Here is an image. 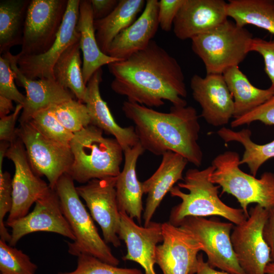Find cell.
Masks as SVG:
<instances>
[{
    "mask_svg": "<svg viewBox=\"0 0 274 274\" xmlns=\"http://www.w3.org/2000/svg\"><path fill=\"white\" fill-rule=\"evenodd\" d=\"M114 76L111 87L127 101L147 107L164 100L173 106H187V91L181 66L175 58L152 40L144 49L125 59L108 64Z\"/></svg>",
    "mask_w": 274,
    "mask_h": 274,
    "instance_id": "1",
    "label": "cell"
},
{
    "mask_svg": "<svg viewBox=\"0 0 274 274\" xmlns=\"http://www.w3.org/2000/svg\"><path fill=\"white\" fill-rule=\"evenodd\" d=\"M122 110L134 124L140 144L156 155L172 151L196 166H200L203 154L197 141L200 131L198 116L192 106H173L168 113L125 101Z\"/></svg>",
    "mask_w": 274,
    "mask_h": 274,
    "instance_id": "2",
    "label": "cell"
},
{
    "mask_svg": "<svg viewBox=\"0 0 274 274\" xmlns=\"http://www.w3.org/2000/svg\"><path fill=\"white\" fill-rule=\"evenodd\" d=\"M212 164L202 170L190 168L187 170L183 182L174 186L169 193L181 201L173 208L169 222L177 226L184 218L189 217H206L218 216L235 225L248 218L242 209L232 208L224 203L218 196L220 186L210 180L215 170Z\"/></svg>",
    "mask_w": 274,
    "mask_h": 274,
    "instance_id": "3",
    "label": "cell"
},
{
    "mask_svg": "<svg viewBox=\"0 0 274 274\" xmlns=\"http://www.w3.org/2000/svg\"><path fill=\"white\" fill-rule=\"evenodd\" d=\"M92 125L74 133L70 147L74 160L68 174L78 183L117 177L124 151L115 138Z\"/></svg>",
    "mask_w": 274,
    "mask_h": 274,
    "instance_id": "4",
    "label": "cell"
},
{
    "mask_svg": "<svg viewBox=\"0 0 274 274\" xmlns=\"http://www.w3.org/2000/svg\"><path fill=\"white\" fill-rule=\"evenodd\" d=\"M55 189L63 215L75 236L72 243L67 242L68 252L76 256L89 255L117 266L119 260L98 233L93 219L80 199L73 178L64 174L58 180Z\"/></svg>",
    "mask_w": 274,
    "mask_h": 274,
    "instance_id": "5",
    "label": "cell"
},
{
    "mask_svg": "<svg viewBox=\"0 0 274 274\" xmlns=\"http://www.w3.org/2000/svg\"><path fill=\"white\" fill-rule=\"evenodd\" d=\"M239 156L228 151L213 160L215 170L210 177L212 183L235 197L248 218L249 204L256 203L268 211L274 209V174L263 173L260 179L243 172L239 168Z\"/></svg>",
    "mask_w": 274,
    "mask_h": 274,
    "instance_id": "6",
    "label": "cell"
},
{
    "mask_svg": "<svg viewBox=\"0 0 274 274\" xmlns=\"http://www.w3.org/2000/svg\"><path fill=\"white\" fill-rule=\"evenodd\" d=\"M245 27L229 20L192 38V49L203 61L207 74H223L238 66L250 52L253 39Z\"/></svg>",
    "mask_w": 274,
    "mask_h": 274,
    "instance_id": "7",
    "label": "cell"
},
{
    "mask_svg": "<svg viewBox=\"0 0 274 274\" xmlns=\"http://www.w3.org/2000/svg\"><path fill=\"white\" fill-rule=\"evenodd\" d=\"M17 134L34 173L40 177L45 176L50 187L55 189L59 179L68 173L73 164L70 147L47 138L30 121L20 123Z\"/></svg>",
    "mask_w": 274,
    "mask_h": 274,
    "instance_id": "8",
    "label": "cell"
},
{
    "mask_svg": "<svg viewBox=\"0 0 274 274\" xmlns=\"http://www.w3.org/2000/svg\"><path fill=\"white\" fill-rule=\"evenodd\" d=\"M180 226L190 233L201 245L209 264L230 274H246L240 266L231 241L234 225L217 219L189 216L179 222Z\"/></svg>",
    "mask_w": 274,
    "mask_h": 274,
    "instance_id": "9",
    "label": "cell"
},
{
    "mask_svg": "<svg viewBox=\"0 0 274 274\" xmlns=\"http://www.w3.org/2000/svg\"><path fill=\"white\" fill-rule=\"evenodd\" d=\"M68 0H30L24 22L20 56L46 52L55 42Z\"/></svg>",
    "mask_w": 274,
    "mask_h": 274,
    "instance_id": "10",
    "label": "cell"
},
{
    "mask_svg": "<svg viewBox=\"0 0 274 274\" xmlns=\"http://www.w3.org/2000/svg\"><path fill=\"white\" fill-rule=\"evenodd\" d=\"M249 214L245 221L232 229V247L246 274H265V267L271 262L270 249L263 236L268 211L256 204L250 208Z\"/></svg>",
    "mask_w": 274,
    "mask_h": 274,
    "instance_id": "11",
    "label": "cell"
},
{
    "mask_svg": "<svg viewBox=\"0 0 274 274\" xmlns=\"http://www.w3.org/2000/svg\"><path fill=\"white\" fill-rule=\"evenodd\" d=\"M5 157L13 162L15 167L12 182V207L6 225L26 215L33 203L50 187L33 171L24 146L18 138L10 144Z\"/></svg>",
    "mask_w": 274,
    "mask_h": 274,
    "instance_id": "12",
    "label": "cell"
},
{
    "mask_svg": "<svg viewBox=\"0 0 274 274\" xmlns=\"http://www.w3.org/2000/svg\"><path fill=\"white\" fill-rule=\"evenodd\" d=\"M116 179L117 177L92 180L76 187V190L92 218L100 227L105 242L118 248L121 246L118 236L121 218L116 198Z\"/></svg>",
    "mask_w": 274,
    "mask_h": 274,
    "instance_id": "13",
    "label": "cell"
},
{
    "mask_svg": "<svg viewBox=\"0 0 274 274\" xmlns=\"http://www.w3.org/2000/svg\"><path fill=\"white\" fill-rule=\"evenodd\" d=\"M163 241L156 249V264L163 274H195L201 245L192 235L169 222L162 223Z\"/></svg>",
    "mask_w": 274,
    "mask_h": 274,
    "instance_id": "14",
    "label": "cell"
},
{
    "mask_svg": "<svg viewBox=\"0 0 274 274\" xmlns=\"http://www.w3.org/2000/svg\"><path fill=\"white\" fill-rule=\"evenodd\" d=\"M80 2V0H68L56 40L46 52L34 56H20L18 53V66L26 77L31 79L54 80L53 69L56 62L70 45L80 40L77 28Z\"/></svg>",
    "mask_w": 274,
    "mask_h": 274,
    "instance_id": "15",
    "label": "cell"
},
{
    "mask_svg": "<svg viewBox=\"0 0 274 274\" xmlns=\"http://www.w3.org/2000/svg\"><path fill=\"white\" fill-rule=\"evenodd\" d=\"M6 226L12 229L9 244L13 247L25 235L36 232H53L75 239L62 213L58 194L51 188L36 201L30 213Z\"/></svg>",
    "mask_w": 274,
    "mask_h": 274,
    "instance_id": "16",
    "label": "cell"
},
{
    "mask_svg": "<svg viewBox=\"0 0 274 274\" xmlns=\"http://www.w3.org/2000/svg\"><path fill=\"white\" fill-rule=\"evenodd\" d=\"M192 96L201 109V116L210 125L223 126L233 117L234 102L222 75H194L190 80Z\"/></svg>",
    "mask_w": 274,
    "mask_h": 274,
    "instance_id": "17",
    "label": "cell"
},
{
    "mask_svg": "<svg viewBox=\"0 0 274 274\" xmlns=\"http://www.w3.org/2000/svg\"><path fill=\"white\" fill-rule=\"evenodd\" d=\"M120 213V225L118 236L123 241L127 249L124 260L139 264L145 274H156V249L157 244L163 241L162 223L151 222L147 226L136 224L125 213Z\"/></svg>",
    "mask_w": 274,
    "mask_h": 274,
    "instance_id": "18",
    "label": "cell"
},
{
    "mask_svg": "<svg viewBox=\"0 0 274 274\" xmlns=\"http://www.w3.org/2000/svg\"><path fill=\"white\" fill-rule=\"evenodd\" d=\"M224 0H184L173 23V31L181 40L206 32L228 19Z\"/></svg>",
    "mask_w": 274,
    "mask_h": 274,
    "instance_id": "19",
    "label": "cell"
},
{
    "mask_svg": "<svg viewBox=\"0 0 274 274\" xmlns=\"http://www.w3.org/2000/svg\"><path fill=\"white\" fill-rule=\"evenodd\" d=\"M11 65L17 84L26 91V100L19 119L20 123L28 122L38 112L75 98L69 90L64 88L53 79L27 78L17 65L18 54L10 53Z\"/></svg>",
    "mask_w": 274,
    "mask_h": 274,
    "instance_id": "20",
    "label": "cell"
},
{
    "mask_svg": "<svg viewBox=\"0 0 274 274\" xmlns=\"http://www.w3.org/2000/svg\"><path fill=\"white\" fill-rule=\"evenodd\" d=\"M158 12V1L147 0L141 15L114 39L107 54L121 60L145 49L157 31Z\"/></svg>",
    "mask_w": 274,
    "mask_h": 274,
    "instance_id": "21",
    "label": "cell"
},
{
    "mask_svg": "<svg viewBox=\"0 0 274 274\" xmlns=\"http://www.w3.org/2000/svg\"><path fill=\"white\" fill-rule=\"evenodd\" d=\"M101 68L97 70L87 83L85 104L90 118V125L113 135L123 151L139 143L134 127H122L114 120L106 102L102 98L99 86L102 81Z\"/></svg>",
    "mask_w": 274,
    "mask_h": 274,
    "instance_id": "22",
    "label": "cell"
},
{
    "mask_svg": "<svg viewBox=\"0 0 274 274\" xmlns=\"http://www.w3.org/2000/svg\"><path fill=\"white\" fill-rule=\"evenodd\" d=\"M154 174L142 182L144 193L147 195L143 214L144 226L151 222L156 209L165 195L178 181L183 180V173L188 161L181 155L168 151Z\"/></svg>",
    "mask_w": 274,
    "mask_h": 274,
    "instance_id": "23",
    "label": "cell"
},
{
    "mask_svg": "<svg viewBox=\"0 0 274 274\" xmlns=\"http://www.w3.org/2000/svg\"><path fill=\"white\" fill-rule=\"evenodd\" d=\"M145 151L139 143L124 151V164L117 177L115 186L120 212L125 213L131 218L136 219L139 225L142 223V196L144 193L142 182L137 177L136 167L139 157Z\"/></svg>",
    "mask_w": 274,
    "mask_h": 274,
    "instance_id": "24",
    "label": "cell"
},
{
    "mask_svg": "<svg viewBox=\"0 0 274 274\" xmlns=\"http://www.w3.org/2000/svg\"><path fill=\"white\" fill-rule=\"evenodd\" d=\"M94 21L90 0H80L77 28L80 34V47L83 54L82 75L86 85L102 66L120 60L105 54L99 48Z\"/></svg>",
    "mask_w": 274,
    "mask_h": 274,
    "instance_id": "25",
    "label": "cell"
},
{
    "mask_svg": "<svg viewBox=\"0 0 274 274\" xmlns=\"http://www.w3.org/2000/svg\"><path fill=\"white\" fill-rule=\"evenodd\" d=\"M222 75L233 97L234 119L249 113L274 95L271 87L262 89L252 85L238 66L228 68Z\"/></svg>",
    "mask_w": 274,
    "mask_h": 274,
    "instance_id": "26",
    "label": "cell"
},
{
    "mask_svg": "<svg viewBox=\"0 0 274 274\" xmlns=\"http://www.w3.org/2000/svg\"><path fill=\"white\" fill-rule=\"evenodd\" d=\"M144 0H120L114 10L106 17L94 21L95 37L101 51L107 54L114 39L135 20L145 8Z\"/></svg>",
    "mask_w": 274,
    "mask_h": 274,
    "instance_id": "27",
    "label": "cell"
},
{
    "mask_svg": "<svg viewBox=\"0 0 274 274\" xmlns=\"http://www.w3.org/2000/svg\"><path fill=\"white\" fill-rule=\"evenodd\" d=\"M227 14L238 26L252 25L274 35V1L229 0Z\"/></svg>",
    "mask_w": 274,
    "mask_h": 274,
    "instance_id": "28",
    "label": "cell"
},
{
    "mask_svg": "<svg viewBox=\"0 0 274 274\" xmlns=\"http://www.w3.org/2000/svg\"><path fill=\"white\" fill-rule=\"evenodd\" d=\"M79 41L70 45L60 56L53 69L54 80L85 103L87 86L84 83Z\"/></svg>",
    "mask_w": 274,
    "mask_h": 274,
    "instance_id": "29",
    "label": "cell"
},
{
    "mask_svg": "<svg viewBox=\"0 0 274 274\" xmlns=\"http://www.w3.org/2000/svg\"><path fill=\"white\" fill-rule=\"evenodd\" d=\"M30 0L0 2V53L21 45L24 22Z\"/></svg>",
    "mask_w": 274,
    "mask_h": 274,
    "instance_id": "30",
    "label": "cell"
},
{
    "mask_svg": "<svg viewBox=\"0 0 274 274\" xmlns=\"http://www.w3.org/2000/svg\"><path fill=\"white\" fill-rule=\"evenodd\" d=\"M218 135L226 143L237 142L245 148L240 165L246 164L251 175L256 177L261 165L274 157V140L264 144H258L251 139V131L247 128L234 131L223 127L217 131Z\"/></svg>",
    "mask_w": 274,
    "mask_h": 274,
    "instance_id": "31",
    "label": "cell"
},
{
    "mask_svg": "<svg viewBox=\"0 0 274 274\" xmlns=\"http://www.w3.org/2000/svg\"><path fill=\"white\" fill-rule=\"evenodd\" d=\"M59 122L75 133L90 125V118L85 103L75 98L51 106Z\"/></svg>",
    "mask_w": 274,
    "mask_h": 274,
    "instance_id": "32",
    "label": "cell"
},
{
    "mask_svg": "<svg viewBox=\"0 0 274 274\" xmlns=\"http://www.w3.org/2000/svg\"><path fill=\"white\" fill-rule=\"evenodd\" d=\"M37 269L27 254L0 239V274H36Z\"/></svg>",
    "mask_w": 274,
    "mask_h": 274,
    "instance_id": "33",
    "label": "cell"
},
{
    "mask_svg": "<svg viewBox=\"0 0 274 274\" xmlns=\"http://www.w3.org/2000/svg\"><path fill=\"white\" fill-rule=\"evenodd\" d=\"M29 121L47 138L70 147L74 133L66 129L59 122L51 106L36 113Z\"/></svg>",
    "mask_w": 274,
    "mask_h": 274,
    "instance_id": "34",
    "label": "cell"
},
{
    "mask_svg": "<svg viewBox=\"0 0 274 274\" xmlns=\"http://www.w3.org/2000/svg\"><path fill=\"white\" fill-rule=\"evenodd\" d=\"M10 144L1 142L0 144V239L9 243L11 235L4 222L6 215L10 212L12 207V179L8 172H3V163Z\"/></svg>",
    "mask_w": 274,
    "mask_h": 274,
    "instance_id": "35",
    "label": "cell"
},
{
    "mask_svg": "<svg viewBox=\"0 0 274 274\" xmlns=\"http://www.w3.org/2000/svg\"><path fill=\"white\" fill-rule=\"evenodd\" d=\"M77 257V266L74 270L57 274H143L139 269L118 267L89 255L80 254Z\"/></svg>",
    "mask_w": 274,
    "mask_h": 274,
    "instance_id": "36",
    "label": "cell"
},
{
    "mask_svg": "<svg viewBox=\"0 0 274 274\" xmlns=\"http://www.w3.org/2000/svg\"><path fill=\"white\" fill-rule=\"evenodd\" d=\"M10 53L8 52L0 56V95L23 105L26 96L19 92L15 85Z\"/></svg>",
    "mask_w": 274,
    "mask_h": 274,
    "instance_id": "37",
    "label": "cell"
},
{
    "mask_svg": "<svg viewBox=\"0 0 274 274\" xmlns=\"http://www.w3.org/2000/svg\"><path fill=\"white\" fill-rule=\"evenodd\" d=\"M254 121H260L269 125H274V95L266 102L249 113L231 122L232 127L249 124Z\"/></svg>",
    "mask_w": 274,
    "mask_h": 274,
    "instance_id": "38",
    "label": "cell"
},
{
    "mask_svg": "<svg viewBox=\"0 0 274 274\" xmlns=\"http://www.w3.org/2000/svg\"><path fill=\"white\" fill-rule=\"evenodd\" d=\"M250 51L258 52L262 56L265 72L271 83L270 87L274 89V41L253 38L251 43Z\"/></svg>",
    "mask_w": 274,
    "mask_h": 274,
    "instance_id": "39",
    "label": "cell"
},
{
    "mask_svg": "<svg viewBox=\"0 0 274 274\" xmlns=\"http://www.w3.org/2000/svg\"><path fill=\"white\" fill-rule=\"evenodd\" d=\"M184 0H160L158 1L159 26L164 31H169L174 20Z\"/></svg>",
    "mask_w": 274,
    "mask_h": 274,
    "instance_id": "40",
    "label": "cell"
},
{
    "mask_svg": "<svg viewBox=\"0 0 274 274\" xmlns=\"http://www.w3.org/2000/svg\"><path fill=\"white\" fill-rule=\"evenodd\" d=\"M22 109L23 105L17 104L12 114L1 118V141L6 142L11 144L18 138L17 134V128H15V124Z\"/></svg>",
    "mask_w": 274,
    "mask_h": 274,
    "instance_id": "41",
    "label": "cell"
},
{
    "mask_svg": "<svg viewBox=\"0 0 274 274\" xmlns=\"http://www.w3.org/2000/svg\"><path fill=\"white\" fill-rule=\"evenodd\" d=\"M94 21L108 16L119 3L117 0H90Z\"/></svg>",
    "mask_w": 274,
    "mask_h": 274,
    "instance_id": "42",
    "label": "cell"
},
{
    "mask_svg": "<svg viewBox=\"0 0 274 274\" xmlns=\"http://www.w3.org/2000/svg\"><path fill=\"white\" fill-rule=\"evenodd\" d=\"M263 236L270 249L271 262H274V209L268 211L263 228Z\"/></svg>",
    "mask_w": 274,
    "mask_h": 274,
    "instance_id": "43",
    "label": "cell"
},
{
    "mask_svg": "<svg viewBox=\"0 0 274 274\" xmlns=\"http://www.w3.org/2000/svg\"><path fill=\"white\" fill-rule=\"evenodd\" d=\"M195 274H230L224 271L216 270L203 260L202 254L198 255L197 269Z\"/></svg>",
    "mask_w": 274,
    "mask_h": 274,
    "instance_id": "44",
    "label": "cell"
},
{
    "mask_svg": "<svg viewBox=\"0 0 274 274\" xmlns=\"http://www.w3.org/2000/svg\"><path fill=\"white\" fill-rule=\"evenodd\" d=\"M14 110L12 100L5 96L0 95V117L8 115Z\"/></svg>",
    "mask_w": 274,
    "mask_h": 274,
    "instance_id": "45",
    "label": "cell"
},
{
    "mask_svg": "<svg viewBox=\"0 0 274 274\" xmlns=\"http://www.w3.org/2000/svg\"><path fill=\"white\" fill-rule=\"evenodd\" d=\"M265 274H274V262H269L265 267Z\"/></svg>",
    "mask_w": 274,
    "mask_h": 274,
    "instance_id": "46",
    "label": "cell"
}]
</instances>
